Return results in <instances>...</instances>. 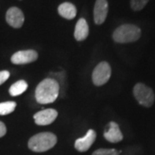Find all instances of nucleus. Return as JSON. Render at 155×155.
Instances as JSON below:
<instances>
[{"label": "nucleus", "instance_id": "1", "mask_svg": "<svg viewBox=\"0 0 155 155\" xmlns=\"http://www.w3.org/2000/svg\"><path fill=\"white\" fill-rule=\"evenodd\" d=\"M60 96V85L55 79L47 78L35 89V99L41 104L54 103Z\"/></svg>", "mask_w": 155, "mask_h": 155}, {"label": "nucleus", "instance_id": "2", "mask_svg": "<svg viewBox=\"0 0 155 155\" xmlns=\"http://www.w3.org/2000/svg\"><path fill=\"white\" fill-rule=\"evenodd\" d=\"M57 143L55 134L50 132L39 133L28 140V148L35 153H42L53 148Z\"/></svg>", "mask_w": 155, "mask_h": 155}, {"label": "nucleus", "instance_id": "3", "mask_svg": "<svg viewBox=\"0 0 155 155\" xmlns=\"http://www.w3.org/2000/svg\"><path fill=\"white\" fill-rule=\"evenodd\" d=\"M141 35V30L134 24H123L119 26L112 35L113 40L117 43H130L138 41Z\"/></svg>", "mask_w": 155, "mask_h": 155}, {"label": "nucleus", "instance_id": "4", "mask_svg": "<svg viewBox=\"0 0 155 155\" xmlns=\"http://www.w3.org/2000/svg\"><path fill=\"white\" fill-rule=\"evenodd\" d=\"M133 92L135 99L140 105L149 108L153 104L155 100L154 92L144 84H136L134 87Z\"/></svg>", "mask_w": 155, "mask_h": 155}, {"label": "nucleus", "instance_id": "5", "mask_svg": "<svg viewBox=\"0 0 155 155\" xmlns=\"http://www.w3.org/2000/svg\"><path fill=\"white\" fill-rule=\"evenodd\" d=\"M111 76V67L106 61L100 62L92 72V82L97 86L106 84Z\"/></svg>", "mask_w": 155, "mask_h": 155}, {"label": "nucleus", "instance_id": "6", "mask_svg": "<svg viewBox=\"0 0 155 155\" xmlns=\"http://www.w3.org/2000/svg\"><path fill=\"white\" fill-rule=\"evenodd\" d=\"M38 59V54L35 50H21L17 51L11 56V61L15 65H24L34 62Z\"/></svg>", "mask_w": 155, "mask_h": 155}, {"label": "nucleus", "instance_id": "7", "mask_svg": "<svg viewBox=\"0 0 155 155\" xmlns=\"http://www.w3.org/2000/svg\"><path fill=\"white\" fill-rule=\"evenodd\" d=\"M6 22L14 28H21L24 22V15L17 7H11L6 12Z\"/></svg>", "mask_w": 155, "mask_h": 155}, {"label": "nucleus", "instance_id": "8", "mask_svg": "<svg viewBox=\"0 0 155 155\" xmlns=\"http://www.w3.org/2000/svg\"><path fill=\"white\" fill-rule=\"evenodd\" d=\"M58 116V112L54 109H47L34 115L35 122L40 126H47L54 122Z\"/></svg>", "mask_w": 155, "mask_h": 155}, {"label": "nucleus", "instance_id": "9", "mask_svg": "<svg viewBox=\"0 0 155 155\" xmlns=\"http://www.w3.org/2000/svg\"><path fill=\"white\" fill-rule=\"evenodd\" d=\"M109 11V4L107 0H97L94 6V21L96 24L101 25L105 22Z\"/></svg>", "mask_w": 155, "mask_h": 155}, {"label": "nucleus", "instance_id": "10", "mask_svg": "<svg viewBox=\"0 0 155 155\" xmlns=\"http://www.w3.org/2000/svg\"><path fill=\"white\" fill-rule=\"evenodd\" d=\"M96 137H97L96 132L93 129H90L84 137L76 140L74 143V147L78 152H81V153L86 152L91 147V145L94 143Z\"/></svg>", "mask_w": 155, "mask_h": 155}, {"label": "nucleus", "instance_id": "11", "mask_svg": "<svg viewBox=\"0 0 155 155\" xmlns=\"http://www.w3.org/2000/svg\"><path fill=\"white\" fill-rule=\"evenodd\" d=\"M104 138L111 143H117L122 140L123 135L120 130L118 124L115 122H110L108 124V127L106 128L104 134Z\"/></svg>", "mask_w": 155, "mask_h": 155}, {"label": "nucleus", "instance_id": "12", "mask_svg": "<svg viewBox=\"0 0 155 155\" xmlns=\"http://www.w3.org/2000/svg\"><path fill=\"white\" fill-rule=\"evenodd\" d=\"M89 35L88 23L84 18H80L76 23L74 30V37L78 41H82L87 38Z\"/></svg>", "mask_w": 155, "mask_h": 155}, {"label": "nucleus", "instance_id": "13", "mask_svg": "<svg viewBox=\"0 0 155 155\" xmlns=\"http://www.w3.org/2000/svg\"><path fill=\"white\" fill-rule=\"evenodd\" d=\"M58 12L62 17L67 20H72L77 15V9L72 3L65 2L58 7Z\"/></svg>", "mask_w": 155, "mask_h": 155}, {"label": "nucleus", "instance_id": "14", "mask_svg": "<svg viewBox=\"0 0 155 155\" xmlns=\"http://www.w3.org/2000/svg\"><path fill=\"white\" fill-rule=\"evenodd\" d=\"M49 78L55 79L57 83L60 85V95L61 97H64L65 91L67 90V72L65 71L61 72H49Z\"/></svg>", "mask_w": 155, "mask_h": 155}, {"label": "nucleus", "instance_id": "15", "mask_svg": "<svg viewBox=\"0 0 155 155\" xmlns=\"http://www.w3.org/2000/svg\"><path fill=\"white\" fill-rule=\"evenodd\" d=\"M27 89H28V84L26 81L18 80L10 87L9 92L12 97H17V96L22 94Z\"/></svg>", "mask_w": 155, "mask_h": 155}, {"label": "nucleus", "instance_id": "16", "mask_svg": "<svg viewBox=\"0 0 155 155\" xmlns=\"http://www.w3.org/2000/svg\"><path fill=\"white\" fill-rule=\"evenodd\" d=\"M17 107V103L13 101L0 103V116H6L12 113Z\"/></svg>", "mask_w": 155, "mask_h": 155}, {"label": "nucleus", "instance_id": "17", "mask_svg": "<svg viewBox=\"0 0 155 155\" xmlns=\"http://www.w3.org/2000/svg\"><path fill=\"white\" fill-rule=\"evenodd\" d=\"M150 0H130V6L131 9L134 11H141Z\"/></svg>", "mask_w": 155, "mask_h": 155}, {"label": "nucleus", "instance_id": "18", "mask_svg": "<svg viewBox=\"0 0 155 155\" xmlns=\"http://www.w3.org/2000/svg\"><path fill=\"white\" fill-rule=\"evenodd\" d=\"M120 152H118L116 149H105L101 148L95 151L92 155H119Z\"/></svg>", "mask_w": 155, "mask_h": 155}, {"label": "nucleus", "instance_id": "19", "mask_svg": "<svg viewBox=\"0 0 155 155\" xmlns=\"http://www.w3.org/2000/svg\"><path fill=\"white\" fill-rule=\"evenodd\" d=\"M10 78V72L8 71H0V85L4 84Z\"/></svg>", "mask_w": 155, "mask_h": 155}, {"label": "nucleus", "instance_id": "20", "mask_svg": "<svg viewBox=\"0 0 155 155\" xmlns=\"http://www.w3.org/2000/svg\"><path fill=\"white\" fill-rule=\"evenodd\" d=\"M6 134V127L5 125V123L2 122H0V138L5 136Z\"/></svg>", "mask_w": 155, "mask_h": 155}]
</instances>
